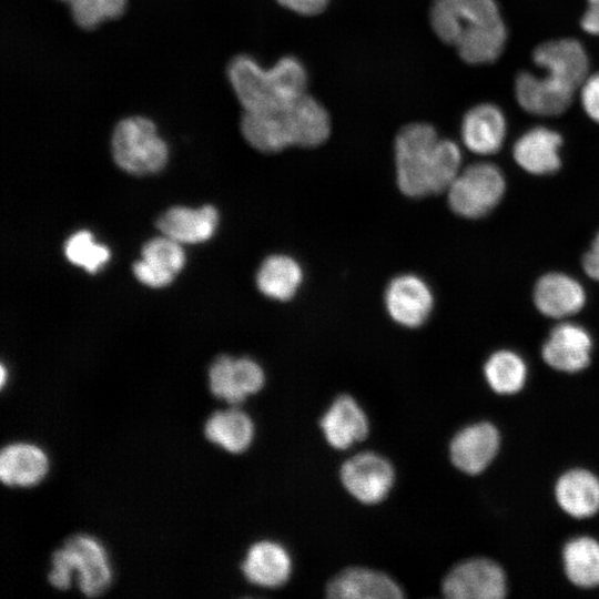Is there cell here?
Here are the masks:
<instances>
[{
  "label": "cell",
  "mask_w": 599,
  "mask_h": 599,
  "mask_svg": "<svg viewBox=\"0 0 599 599\" xmlns=\"http://www.w3.org/2000/svg\"><path fill=\"white\" fill-rule=\"evenodd\" d=\"M534 301L544 315L562 318L579 312L586 295L575 278L561 273H549L537 282Z\"/></svg>",
  "instance_id": "cell-22"
},
{
  "label": "cell",
  "mask_w": 599,
  "mask_h": 599,
  "mask_svg": "<svg viewBox=\"0 0 599 599\" xmlns=\"http://www.w3.org/2000/svg\"><path fill=\"white\" fill-rule=\"evenodd\" d=\"M264 380L262 367L248 357L220 355L209 368V386L212 394L234 406L257 393L263 387Z\"/></svg>",
  "instance_id": "cell-9"
},
{
  "label": "cell",
  "mask_w": 599,
  "mask_h": 599,
  "mask_svg": "<svg viewBox=\"0 0 599 599\" xmlns=\"http://www.w3.org/2000/svg\"><path fill=\"white\" fill-rule=\"evenodd\" d=\"M87 597L102 595L112 582V570L102 544L92 536L78 534L68 538L51 556L48 580L58 590L69 589L73 572Z\"/></svg>",
  "instance_id": "cell-6"
},
{
  "label": "cell",
  "mask_w": 599,
  "mask_h": 599,
  "mask_svg": "<svg viewBox=\"0 0 599 599\" xmlns=\"http://www.w3.org/2000/svg\"><path fill=\"white\" fill-rule=\"evenodd\" d=\"M283 7L300 14L313 16L322 12L328 0H277Z\"/></svg>",
  "instance_id": "cell-32"
},
{
  "label": "cell",
  "mask_w": 599,
  "mask_h": 599,
  "mask_svg": "<svg viewBox=\"0 0 599 599\" xmlns=\"http://www.w3.org/2000/svg\"><path fill=\"white\" fill-rule=\"evenodd\" d=\"M564 566L571 582L579 587L599 585V544L589 537L570 540L564 548Z\"/></svg>",
  "instance_id": "cell-27"
},
{
  "label": "cell",
  "mask_w": 599,
  "mask_h": 599,
  "mask_svg": "<svg viewBox=\"0 0 599 599\" xmlns=\"http://www.w3.org/2000/svg\"><path fill=\"white\" fill-rule=\"evenodd\" d=\"M532 61L545 73L538 77L522 71L516 77L515 95L519 105L536 115L565 112L588 77L585 48L576 39L548 40L535 48Z\"/></svg>",
  "instance_id": "cell-1"
},
{
  "label": "cell",
  "mask_w": 599,
  "mask_h": 599,
  "mask_svg": "<svg viewBox=\"0 0 599 599\" xmlns=\"http://www.w3.org/2000/svg\"><path fill=\"white\" fill-rule=\"evenodd\" d=\"M434 300L428 285L418 276L395 277L386 288L385 305L390 317L406 327H418L428 318Z\"/></svg>",
  "instance_id": "cell-12"
},
{
  "label": "cell",
  "mask_w": 599,
  "mask_h": 599,
  "mask_svg": "<svg viewBox=\"0 0 599 599\" xmlns=\"http://www.w3.org/2000/svg\"><path fill=\"white\" fill-rule=\"evenodd\" d=\"M111 152L118 166L138 175L159 172L169 159L167 144L155 123L143 115L126 116L115 124Z\"/></svg>",
  "instance_id": "cell-7"
},
{
  "label": "cell",
  "mask_w": 599,
  "mask_h": 599,
  "mask_svg": "<svg viewBox=\"0 0 599 599\" xmlns=\"http://www.w3.org/2000/svg\"><path fill=\"white\" fill-rule=\"evenodd\" d=\"M443 591L453 599H498L506 593V579L497 564L471 559L456 566L446 576Z\"/></svg>",
  "instance_id": "cell-10"
},
{
  "label": "cell",
  "mask_w": 599,
  "mask_h": 599,
  "mask_svg": "<svg viewBox=\"0 0 599 599\" xmlns=\"http://www.w3.org/2000/svg\"><path fill=\"white\" fill-rule=\"evenodd\" d=\"M588 7H591L599 11V0H587Z\"/></svg>",
  "instance_id": "cell-35"
},
{
  "label": "cell",
  "mask_w": 599,
  "mask_h": 599,
  "mask_svg": "<svg viewBox=\"0 0 599 599\" xmlns=\"http://www.w3.org/2000/svg\"><path fill=\"white\" fill-rule=\"evenodd\" d=\"M345 488L359 501L375 504L385 498L394 483V469L387 459L374 453H361L341 468Z\"/></svg>",
  "instance_id": "cell-11"
},
{
  "label": "cell",
  "mask_w": 599,
  "mask_h": 599,
  "mask_svg": "<svg viewBox=\"0 0 599 599\" xmlns=\"http://www.w3.org/2000/svg\"><path fill=\"white\" fill-rule=\"evenodd\" d=\"M591 348V337L583 327L564 323L551 331L542 346V357L552 368L573 373L588 366Z\"/></svg>",
  "instance_id": "cell-14"
},
{
  "label": "cell",
  "mask_w": 599,
  "mask_h": 599,
  "mask_svg": "<svg viewBox=\"0 0 599 599\" xmlns=\"http://www.w3.org/2000/svg\"><path fill=\"white\" fill-rule=\"evenodd\" d=\"M48 469V457L37 445L13 443L0 453V478L7 486H34L43 480Z\"/></svg>",
  "instance_id": "cell-21"
},
{
  "label": "cell",
  "mask_w": 599,
  "mask_h": 599,
  "mask_svg": "<svg viewBox=\"0 0 599 599\" xmlns=\"http://www.w3.org/2000/svg\"><path fill=\"white\" fill-rule=\"evenodd\" d=\"M241 131L245 140L265 153L287 146H317L329 135L326 110L307 93L295 101L271 111H244Z\"/></svg>",
  "instance_id": "cell-4"
},
{
  "label": "cell",
  "mask_w": 599,
  "mask_h": 599,
  "mask_svg": "<svg viewBox=\"0 0 599 599\" xmlns=\"http://www.w3.org/2000/svg\"><path fill=\"white\" fill-rule=\"evenodd\" d=\"M506 135V119L493 103L475 105L465 114L461 136L465 145L477 154L496 153Z\"/></svg>",
  "instance_id": "cell-19"
},
{
  "label": "cell",
  "mask_w": 599,
  "mask_h": 599,
  "mask_svg": "<svg viewBox=\"0 0 599 599\" xmlns=\"http://www.w3.org/2000/svg\"><path fill=\"white\" fill-rule=\"evenodd\" d=\"M485 376L490 387L500 394L518 392L525 384L526 365L510 351L493 354L485 365Z\"/></svg>",
  "instance_id": "cell-28"
},
{
  "label": "cell",
  "mask_w": 599,
  "mask_h": 599,
  "mask_svg": "<svg viewBox=\"0 0 599 599\" xmlns=\"http://www.w3.org/2000/svg\"><path fill=\"white\" fill-rule=\"evenodd\" d=\"M430 22L469 64L495 62L505 49L507 29L496 0H435Z\"/></svg>",
  "instance_id": "cell-2"
},
{
  "label": "cell",
  "mask_w": 599,
  "mask_h": 599,
  "mask_svg": "<svg viewBox=\"0 0 599 599\" xmlns=\"http://www.w3.org/2000/svg\"><path fill=\"white\" fill-rule=\"evenodd\" d=\"M499 447L498 430L488 423L461 429L450 443V458L464 473L478 474L495 457Z\"/></svg>",
  "instance_id": "cell-15"
},
{
  "label": "cell",
  "mask_w": 599,
  "mask_h": 599,
  "mask_svg": "<svg viewBox=\"0 0 599 599\" xmlns=\"http://www.w3.org/2000/svg\"><path fill=\"white\" fill-rule=\"evenodd\" d=\"M303 281L300 264L291 256L274 254L261 264L256 284L261 293L276 301L292 298Z\"/></svg>",
  "instance_id": "cell-26"
},
{
  "label": "cell",
  "mask_w": 599,
  "mask_h": 599,
  "mask_svg": "<svg viewBox=\"0 0 599 599\" xmlns=\"http://www.w3.org/2000/svg\"><path fill=\"white\" fill-rule=\"evenodd\" d=\"M59 1H63V2H67V3H68L70 0H59Z\"/></svg>",
  "instance_id": "cell-36"
},
{
  "label": "cell",
  "mask_w": 599,
  "mask_h": 599,
  "mask_svg": "<svg viewBox=\"0 0 599 599\" xmlns=\"http://www.w3.org/2000/svg\"><path fill=\"white\" fill-rule=\"evenodd\" d=\"M64 254L72 264L90 273L97 272L110 257L108 247L95 243L92 234L84 230L73 233L68 238Z\"/></svg>",
  "instance_id": "cell-30"
},
{
  "label": "cell",
  "mask_w": 599,
  "mask_h": 599,
  "mask_svg": "<svg viewBox=\"0 0 599 599\" xmlns=\"http://www.w3.org/2000/svg\"><path fill=\"white\" fill-rule=\"evenodd\" d=\"M327 443L336 449H346L363 440L368 433L365 413L349 395L338 396L319 422Z\"/></svg>",
  "instance_id": "cell-18"
},
{
  "label": "cell",
  "mask_w": 599,
  "mask_h": 599,
  "mask_svg": "<svg viewBox=\"0 0 599 599\" xmlns=\"http://www.w3.org/2000/svg\"><path fill=\"white\" fill-rule=\"evenodd\" d=\"M184 263L180 243L164 235L143 245L141 260L133 264V273L142 284L159 288L169 285Z\"/></svg>",
  "instance_id": "cell-13"
},
{
  "label": "cell",
  "mask_w": 599,
  "mask_h": 599,
  "mask_svg": "<svg viewBox=\"0 0 599 599\" xmlns=\"http://www.w3.org/2000/svg\"><path fill=\"white\" fill-rule=\"evenodd\" d=\"M68 4L73 22L87 31L120 18L126 9V0H70Z\"/></svg>",
  "instance_id": "cell-29"
},
{
  "label": "cell",
  "mask_w": 599,
  "mask_h": 599,
  "mask_svg": "<svg viewBox=\"0 0 599 599\" xmlns=\"http://www.w3.org/2000/svg\"><path fill=\"white\" fill-rule=\"evenodd\" d=\"M585 272L593 280L599 281V233L593 240L590 250L582 260Z\"/></svg>",
  "instance_id": "cell-33"
},
{
  "label": "cell",
  "mask_w": 599,
  "mask_h": 599,
  "mask_svg": "<svg viewBox=\"0 0 599 599\" xmlns=\"http://www.w3.org/2000/svg\"><path fill=\"white\" fill-rule=\"evenodd\" d=\"M327 596L338 599H397L403 597V591L387 575L354 567L331 580Z\"/></svg>",
  "instance_id": "cell-17"
},
{
  "label": "cell",
  "mask_w": 599,
  "mask_h": 599,
  "mask_svg": "<svg viewBox=\"0 0 599 599\" xmlns=\"http://www.w3.org/2000/svg\"><path fill=\"white\" fill-rule=\"evenodd\" d=\"M246 579L262 587L282 586L292 571V560L286 549L270 540L254 544L242 564Z\"/></svg>",
  "instance_id": "cell-23"
},
{
  "label": "cell",
  "mask_w": 599,
  "mask_h": 599,
  "mask_svg": "<svg viewBox=\"0 0 599 599\" xmlns=\"http://www.w3.org/2000/svg\"><path fill=\"white\" fill-rule=\"evenodd\" d=\"M580 26L585 32L592 35H599V11L591 7H587L581 17Z\"/></svg>",
  "instance_id": "cell-34"
},
{
  "label": "cell",
  "mask_w": 599,
  "mask_h": 599,
  "mask_svg": "<svg viewBox=\"0 0 599 599\" xmlns=\"http://www.w3.org/2000/svg\"><path fill=\"white\" fill-rule=\"evenodd\" d=\"M447 191L449 206L456 214L478 219L500 201L505 180L496 165L475 163L459 172Z\"/></svg>",
  "instance_id": "cell-8"
},
{
  "label": "cell",
  "mask_w": 599,
  "mask_h": 599,
  "mask_svg": "<svg viewBox=\"0 0 599 599\" xmlns=\"http://www.w3.org/2000/svg\"><path fill=\"white\" fill-rule=\"evenodd\" d=\"M217 221V211L212 205L199 209L174 206L160 215L156 227L163 235L180 244H195L209 240L214 234Z\"/></svg>",
  "instance_id": "cell-16"
},
{
  "label": "cell",
  "mask_w": 599,
  "mask_h": 599,
  "mask_svg": "<svg viewBox=\"0 0 599 599\" xmlns=\"http://www.w3.org/2000/svg\"><path fill=\"white\" fill-rule=\"evenodd\" d=\"M561 144L559 133L545 126H536L517 140L514 145V159L531 174H550L560 167Z\"/></svg>",
  "instance_id": "cell-20"
},
{
  "label": "cell",
  "mask_w": 599,
  "mask_h": 599,
  "mask_svg": "<svg viewBox=\"0 0 599 599\" xmlns=\"http://www.w3.org/2000/svg\"><path fill=\"white\" fill-rule=\"evenodd\" d=\"M206 438L225 450L240 454L246 450L254 436V425L247 414L230 408L213 413L205 423Z\"/></svg>",
  "instance_id": "cell-25"
},
{
  "label": "cell",
  "mask_w": 599,
  "mask_h": 599,
  "mask_svg": "<svg viewBox=\"0 0 599 599\" xmlns=\"http://www.w3.org/2000/svg\"><path fill=\"white\" fill-rule=\"evenodd\" d=\"M395 161L399 190L420 197L448 190L460 172L461 154L456 143L439 139L432 125L412 123L396 138Z\"/></svg>",
  "instance_id": "cell-3"
},
{
  "label": "cell",
  "mask_w": 599,
  "mask_h": 599,
  "mask_svg": "<svg viewBox=\"0 0 599 599\" xmlns=\"http://www.w3.org/2000/svg\"><path fill=\"white\" fill-rule=\"evenodd\" d=\"M579 91L583 111L592 121L599 123V73L588 75Z\"/></svg>",
  "instance_id": "cell-31"
},
{
  "label": "cell",
  "mask_w": 599,
  "mask_h": 599,
  "mask_svg": "<svg viewBox=\"0 0 599 599\" xmlns=\"http://www.w3.org/2000/svg\"><path fill=\"white\" fill-rule=\"evenodd\" d=\"M555 494L559 506L575 518L590 517L599 510V479L585 469L564 474Z\"/></svg>",
  "instance_id": "cell-24"
},
{
  "label": "cell",
  "mask_w": 599,
  "mask_h": 599,
  "mask_svg": "<svg viewBox=\"0 0 599 599\" xmlns=\"http://www.w3.org/2000/svg\"><path fill=\"white\" fill-rule=\"evenodd\" d=\"M227 78L244 111L263 112L286 105L306 93L307 77L292 57L263 69L248 55H237L227 65Z\"/></svg>",
  "instance_id": "cell-5"
}]
</instances>
